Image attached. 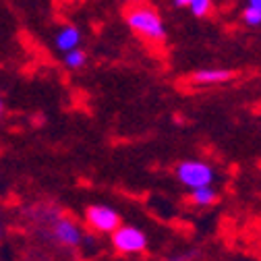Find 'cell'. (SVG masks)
I'll list each match as a JSON object with an SVG mask.
<instances>
[{"label":"cell","instance_id":"cell-1","mask_svg":"<svg viewBox=\"0 0 261 261\" xmlns=\"http://www.w3.org/2000/svg\"><path fill=\"white\" fill-rule=\"evenodd\" d=\"M124 21H126L128 29L145 42H149V44L166 42V36H168L166 23L153 7L143 5V3L130 5L124 13Z\"/></svg>","mask_w":261,"mask_h":261},{"label":"cell","instance_id":"cell-2","mask_svg":"<svg viewBox=\"0 0 261 261\" xmlns=\"http://www.w3.org/2000/svg\"><path fill=\"white\" fill-rule=\"evenodd\" d=\"M176 178L185 189H197L205 185H214L216 170L210 162L203 160H182L176 166Z\"/></svg>","mask_w":261,"mask_h":261},{"label":"cell","instance_id":"cell-3","mask_svg":"<svg viewBox=\"0 0 261 261\" xmlns=\"http://www.w3.org/2000/svg\"><path fill=\"white\" fill-rule=\"evenodd\" d=\"M110 237L114 251L120 255H141L147 251V237L141 228L120 224Z\"/></svg>","mask_w":261,"mask_h":261},{"label":"cell","instance_id":"cell-4","mask_svg":"<svg viewBox=\"0 0 261 261\" xmlns=\"http://www.w3.org/2000/svg\"><path fill=\"white\" fill-rule=\"evenodd\" d=\"M85 222L91 230L100 232V234H112L116 228L120 226V214L104 203H97V205H89L85 210Z\"/></svg>","mask_w":261,"mask_h":261},{"label":"cell","instance_id":"cell-5","mask_svg":"<svg viewBox=\"0 0 261 261\" xmlns=\"http://www.w3.org/2000/svg\"><path fill=\"white\" fill-rule=\"evenodd\" d=\"M52 232H54V239L62 245V247H69V249H75L83 243V230H81V226L71 220V218H60L54 228H52Z\"/></svg>","mask_w":261,"mask_h":261},{"label":"cell","instance_id":"cell-6","mask_svg":"<svg viewBox=\"0 0 261 261\" xmlns=\"http://www.w3.org/2000/svg\"><path fill=\"white\" fill-rule=\"evenodd\" d=\"M234 71L230 69H201L197 73H193V85H222V83H228V81H232L234 79Z\"/></svg>","mask_w":261,"mask_h":261},{"label":"cell","instance_id":"cell-7","mask_svg":"<svg viewBox=\"0 0 261 261\" xmlns=\"http://www.w3.org/2000/svg\"><path fill=\"white\" fill-rule=\"evenodd\" d=\"M52 44H54V48L58 52L67 54L69 50L79 48V44H81V31L75 25H64V27H60L56 34H54Z\"/></svg>","mask_w":261,"mask_h":261},{"label":"cell","instance_id":"cell-8","mask_svg":"<svg viewBox=\"0 0 261 261\" xmlns=\"http://www.w3.org/2000/svg\"><path fill=\"white\" fill-rule=\"evenodd\" d=\"M189 201H191L195 207H212V205H216V203L220 201V195H218V191H216L212 185H205V187L191 189Z\"/></svg>","mask_w":261,"mask_h":261},{"label":"cell","instance_id":"cell-9","mask_svg":"<svg viewBox=\"0 0 261 261\" xmlns=\"http://www.w3.org/2000/svg\"><path fill=\"white\" fill-rule=\"evenodd\" d=\"M62 60H64V67H67V69H71V71H79V69L85 67V62H87V52L75 48V50H69L67 54H64Z\"/></svg>","mask_w":261,"mask_h":261},{"label":"cell","instance_id":"cell-10","mask_svg":"<svg viewBox=\"0 0 261 261\" xmlns=\"http://www.w3.org/2000/svg\"><path fill=\"white\" fill-rule=\"evenodd\" d=\"M193 17H197V19H205L210 17V13L214 11V0H189V7Z\"/></svg>","mask_w":261,"mask_h":261},{"label":"cell","instance_id":"cell-11","mask_svg":"<svg viewBox=\"0 0 261 261\" xmlns=\"http://www.w3.org/2000/svg\"><path fill=\"white\" fill-rule=\"evenodd\" d=\"M241 19H243V23H245L247 27L257 29V27H261V9L247 5V7L243 9V13H241Z\"/></svg>","mask_w":261,"mask_h":261},{"label":"cell","instance_id":"cell-12","mask_svg":"<svg viewBox=\"0 0 261 261\" xmlns=\"http://www.w3.org/2000/svg\"><path fill=\"white\" fill-rule=\"evenodd\" d=\"M172 5H174L176 9H187V7H189V0H172Z\"/></svg>","mask_w":261,"mask_h":261},{"label":"cell","instance_id":"cell-13","mask_svg":"<svg viewBox=\"0 0 261 261\" xmlns=\"http://www.w3.org/2000/svg\"><path fill=\"white\" fill-rule=\"evenodd\" d=\"M247 5H251V7H257V9H261V0H247Z\"/></svg>","mask_w":261,"mask_h":261},{"label":"cell","instance_id":"cell-14","mask_svg":"<svg viewBox=\"0 0 261 261\" xmlns=\"http://www.w3.org/2000/svg\"><path fill=\"white\" fill-rule=\"evenodd\" d=\"M3 112H5V102H3V97H0V116H3Z\"/></svg>","mask_w":261,"mask_h":261},{"label":"cell","instance_id":"cell-15","mask_svg":"<svg viewBox=\"0 0 261 261\" xmlns=\"http://www.w3.org/2000/svg\"><path fill=\"white\" fill-rule=\"evenodd\" d=\"M128 3H130V5H135V3H143V0H128Z\"/></svg>","mask_w":261,"mask_h":261}]
</instances>
